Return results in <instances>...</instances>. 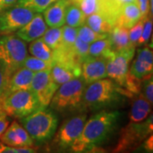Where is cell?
Wrapping results in <instances>:
<instances>
[{"label": "cell", "instance_id": "1", "mask_svg": "<svg viewBox=\"0 0 153 153\" xmlns=\"http://www.w3.org/2000/svg\"><path fill=\"white\" fill-rule=\"evenodd\" d=\"M121 113L117 111L100 110L86 120L80 136L70 147L72 152H88L104 144L113 134Z\"/></svg>", "mask_w": 153, "mask_h": 153}, {"label": "cell", "instance_id": "4", "mask_svg": "<svg viewBox=\"0 0 153 153\" xmlns=\"http://www.w3.org/2000/svg\"><path fill=\"white\" fill-rule=\"evenodd\" d=\"M86 86L82 76L62 83L49 103L50 108L60 114L82 111V98Z\"/></svg>", "mask_w": 153, "mask_h": 153}, {"label": "cell", "instance_id": "34", "mask_svg": "<svg viewBox=\"0 0 153 153\" xmlns=\"http://www.w3.org/2000/svg\"><path fill=\"white\" fill-rule=\"evenodd\" d=\"M152 18L147 16L144 20L142 33L137 43V46L146 44L150 39V37L152 36Z\"/></svg>", "mask_w": 153, "mask_h": 153}, {"label": "cell", "instance_id": "16", "mask_svg": "<svg viewBox=\"0 0 153 153\" xmlns=\"http://www.w3.org/2000/svg\"><path fill=\"white\" fill-rule=\"evenodd\" d=\"M34 73L35 72H33V71L29 70L24 66L19 68L9 78L8 82H7V86H6L5 92L2 96V98L9 94L15 92V91L29 89Z\"/></svg>", "mask_w": 153, "mask_h": 153}, {"label": "cell", "instance_id": "42", "mask_svg": "<svg viewBox=\"0 0 153 153\" xmlns=\"http://www.w3.org/2000/svg\"><path fill=\"white\" fill-rule=\"evenodd\" d=\"M114 2V4L117 6H118L120 9L122 7L126 4H129V3H133V2H136V0H112Z\"/></svg>", "mask_w": 153, "mask_h": 153}, {"label": "cell", "instance_id": "26", "mask_svg": "<svg viewBox=\"0 0 153 153\" xmlns=\"http://www.w3.org/2000/svg\"><path fill=\"white\" fill-rule=\"evenodd\" d=\"M108 37L107 34H101L94 32L88 26L87 24H82V26L77 27V38L82 41L90 44L99 39H103Z\"/></svg>", "mask_w": 153, "mask_h": 153}, {"label": "cell", "instance_id": "21", "mask_svg": "<svg viewBox=\"0 0 153 153\" xmlns=\"http://www.w3.org/2000/svg\"><path fill=\"white\" fill-rule=\"evenodd\" d=\"M29 51L34 57L45 61L54 62V52L44 43L42 38L32 41L29 46Z\"/></svg>", "mask_w": 153, "mask_h": 153}, {"label": "cell", "instance_id": "30", "mask_svg": "<svg viewBox=\"0 0 153 153\" xmlns=\"http://www.w3.org/2000/svg\"><path fill=\"white\" fill-rule=\"evenodd\" d=\"M0 140H1V142L5 144L7 146L23 147L22 146L21 140L12 124L8 128H6L5 131L2 134V135L0 136Z\"/></svg>", "mask_w": 153, "mask_h": 153}, {"label": "cell", "instance_id": "37", "mask_svg": "<svg viewBox=\"0 0 153 153\" xmlns=\"http://www.w3.org/2000/svg\"><path fill=\"white\" fill-rule=\"evenodd\" d=\"M9 123H10V121L7 117V114L4 112V111L2 109L1 105H0V136L5 131V129L9 126Z\"/></svg>", "mask_w": 153, "mask_h": 153}, {"label": "cell", "instance_id": "38", "mask_svg": "<svg viewBox=\"0 0 153 153\" xmlns=\"http://www.w3.org/2000/svg\"><path fill=\"white\" fill-rule=\"evenodd\" d=\"M136 3L140 8L141 17H147L149 15V0H136Z\"/></svg>", "mask_w": 153, "mask_h": 153}, {"label": "cell", "instance_id": "27", "mask_svg": "<svg viewBox=\"0 0 153 153\" xmlns=\"http://www.w3.org/2000/svg\"><path fill=\"white\" fill-rule=\"evenodd\" d=\"M69 2L78 6L86 16L99 12L102 5V0H69Z\"/></svg>", "mask_w": 153, "mask_h": 153}, {"label": "cell", "instance_id": "18", "mask_svg": "<svg viewBox=\"0 0 153 153\" xmlns=\"http://www.w3.org/2000/svg\"><path fill=\"white\" fill-rule=\"evenodd\" d=\"M152 112V105L149 103L143 94H139L132 104L128 114L130 123H140L146 120Z\"/></svg>", "mask_w": 153, "mask_h": 153}, {"label": "cell", "instance_id": "31", "mask_svg": "<svg viewBox=\"0 0 153 153\" xmlns=\"http://www.w3.org/2000/svg\"><path fill=\"white\" fill-rule=\"evenodd\" d=\"M88 48L89 44L82 41L80 38H76L74 45L72 47V52L77 60L82 63V61L88 57Z\"/></svg>", "mask_w": 153, "mask_h": 153}, {"label": "cell", "instance_id": "5", "mask_svg": "<svg viewBox=\"0 0 153 153\" xmlns=\"http://www.w3.org/2000/svg\"><path fill=\"white\" fill-rule=\"evenodd\" d=\"M27 57L26 43L14 35H0V67L7 79L23 66Z\"/></svg>", "mask_w": 153, "mask_h": 153}, {"label": "cell", "instance_id": "33", "mask_svg": "<svg viewBox=\"0 0 153 153\" xmlns=\"http://www.w3.org/2000/svg\"><path fill=\"white\" fill-rule=\"evenodd\" d=\"M144 20H145V18H141L132 27L128 29L129 42H130L131 45H133L134 47H136L137 43H138L139 39H140V36H141L143 27H144Z\"/></svg>", "mask_w": 153, "mask_h": 153}, {"label": "cell", "instance_id": "13", "mask_svg": "<svg viewBox=\"0 0 153 153\" xmlns=\"http://www.w3.org/2000/svg\"><path fill=\"white\" fill-rule=\"evenodd\" d=\"M153 55L149 47H144L137 50L136 59L134 60L128 72L137 78L143 80L152 76Z\"/></svg>", "mask_w": 153, "mask_h": 153}, {"label": "cell", "instance_id": "39", "mask_svg": "<svg viewBox=\"0 0 153 153\" xmlns=\"http://www.w3.org/2000/svg\"><path fill=\"white\" fill-rule=\"evenodd\" d=\"M6 86H7V79L0 67V98H2V96L5 92Z\"/></svg>", "mask_w": 153, "mask_h": 153}, {"label": "cell", "instance_id": "8", "mask_svg": "<svg viewBox=\"0 0 153 153\" xmlns=\"http://www.w3.org/2000/svg\"><path fill=\"white\" fill-rule=\"evenodd\" d=\"M86 120L87 113L82 111L67 118L54 134L55 137L51 142L52 148L60 152L70 149L73 142L80 136Z\"/></svg>", "mask_w": 153, "mask_h": 153}, {"label": "cell", "instance_id": "19", "mask_svg": "<svg viewBox=\"0 0 153 153\" xmlns=\"http://www.w3.org/2000/svg\"><path fill=\"white\" fill-rule=\"evenodd\" d=\"M141 18L142 17L139 6L136 2H133L126 4L122 7L117 24L129 29Z\"/></svg>", "mask_w": 153, "mask_h": 153}, {"label": "cell", "instance_id": "20", "mask_svg": "<svg viewBox=\"0 0 153 153\" xmlns=\"http://www.w3.org/2000/svg\"><path fill=\"white\" fill-rule=\"evenodd\" d=\"M108 38L111 43V49L114 52L128 49L129 47H134L129 42L128 29L123 27L120 25L117 24L115 26L112 31L108 34Z\"/></svg>", "mask_w": 153, "mask_h": 153}, {"label": "cell", "instance_id": "11", "mask_svg": "<svg viewBox=\"0 0 153 153\" xmlns=\"http://www.w3.org/2000/svg\"><path fill=\"white\" fill-rule=\"evenodd\" d=\"M59 86L52 79L50 70H45L34 73L29 89L37 97L40 106L47 107Z\"/></svg>", "mask_w": 153, "mask_h": 153}, {"label": "cell", "instance_id": "6", "mask_svg": "<svg viewBox=\"0 0 153 153\" xmlns=\"http://www.w3.org/2000/svg\"><path fill=\"white\" fill-rule=\"evenodd\" d=\"M1 107L7 116L22 118L40 107L35 94L30 89L18 90L0 99Z\"/></svg>", "mask_w": 153, "mask_h": 153}, {"label": "cell", "instance_id": "15", "mask_svg": "<svg viewBox=\"0 0 153 153\" xmlns=\"http://www.w3.org/2000/svg\"><path fill=\"white\" fill-rule=\"evenodd\" d=\"M69 0H56L44 11V18L47 26L60 27L65 24V17Z\"/></svg>", "mask_w": 153, "mask_h": 153}, {"label": "cell", "instance_id": "32", "mask_svg": "<svg viewBox=\"0 0 153 153\" xmlns=\"http://www.w3.org/2000/svg\"><path fill=\"white\" fill-rule=\"evenodd\" d=\"M12 125L14 127L15 130L16 132L17 135L19 137L22 146L23 147H33L34 142L32 140V138L30 137L29 134H28L27 130L20 125L17 122H13Z\"/></svg>", "mask_w": 153, "mask_h": 153}, {"label": "cell", "instance_id": "9", "mask_svg": "<svg viewBox=\"0 0 153 153\" xmlns=\"http://www.w3.org/2000/svg\"><path fill=\"white\" fill-rule=\"evenodd\" d=\"M135 52L134 47H129L117 52H113L107 59L106 76L113 80L117 84L123 87L128 73L129 62Z\"/></svg>", "mask_w": 153, "mask_h": 153}, {"label": "cell", "instance_id": "35", "mask_svg": "<svg viewBox=\"0 0 153 153\" xmlns=\"http://www.w3.org/2000/svg\"><path fill=\"white\" fill-rule=\"evenodd\" d=\"M142 92L144 97L147 100L149 103L152 105L153 102V79L152 76H148L142 80Z\"/></svg>", "mask_w": 153, "mask_h": 153}, {"label": "cell", "instance_id": "41", "mask_svg": "<svg viewBox=\"0 0 153 153\" xmlns=\"http://www.w3.org/2000/svg\"><path fill=\"white\" fill-rule=\"evenodd\" d=\"M143 149L146 150L147 152H152L153 151V136L150 134L149 138L143 143Z\"/></svg>", "mask_w": 153, "mask_h": 153}, {"label": "cell", "instance_id": "28", "mask_svg": "<svg viewBox=\"0 0 153 153\" xmlns=\"http://www.w3.org/2000/svg\"><path fill=\"white\" fill-rule=\"evenodd\" d=\"M54 65V62H49L45 60L38 59L34 56H27L23 63V66L27 68L29 70L33 71V72L45 71V70H51L52 66Z\"/></svg>", "mask_w": 153, "mask_h": 153}, {"label": "cell", "instance_id": "3", "mask_svg": "<svg viewBox=\"0 0 153 153\" xmlns=\"http://www.w3.org/2000/svg\"><path fill=\"white\" fill-rule=\"evenodd\" d=\"M20 120L34 144L38 145L50 140L59 124V117L55 111L43 106Z\"/></svg>", "mask_w": 153, "mask_h": 153}, {"label": "cell", "instance_id": "2", "mask_svg": "<svg viewBox=\"0 0 153 153\" xmlns=\"http://www.w3.org/2000/svg\"><path fill=\"white\" fill-rule=\"evenodd\" d=\"M125 96L133 95L113 80L102 78L86 86L82 98L83 109L100 111L113 107L122 103Z\"/></svg>", "mask_w": 153, "mask_h": 153}, {"label": "cell", "instance_id": "10", "mask_svg": "<svg viewBox=\"0 0 153 153\" xmlns=\"http://www.w3.org/2000/svg\"><path fill=\"white\" fill-rule=\"evenodd\" d=\"M36 12L16 4L0 12V35L16 32L32 20Z\"/></svg>", "mask_w": 153, "mask_h": 153}, {"label": "cell", "instance_id": "23", "mask_svg": "<svg viewBox=\"0 0 153 153\" xmlns=\"http://www.w3.org/2000/svg\"><path fill=\"white\" fill-rule=\"evenodd\" d=\"M86 17L78 6L70 3L66 8L65 23L72 27H78L85 23Z\"/></svg>", "mask_w": 153, "mask_h": 153}, {"label": "cell", "instance_id": "24", "mask_svg": "<svg viewBox=\"0 0 153 153\" xmlns=\"http://www.w3.org/2000/svg\"><path fill=\"white\" fill-rule=\"evenodd\" d=\"M41 38L53 51L57 50L61 46L62 27H50L49 29H47Z\"/></svg>", "mask_w": 153, "mask_h": 153}, {"label": "cell", "instance_id": "40", "mask_svg": "<svg viewBox=\"0 0 153 153\" xmlns=\"http://www.w3.org/2000/svg\"><path fill=\"white\" fill-rule=\"evenodd\" d=\"M18 0H0V12L15 5Z\"/></svg>", "mask_w": 153, "mask_h": 153}, {"label": "cell", "instance_id": "43", "mask_svg": "<svg viewBox=\"0 0 153 153\" xmlns=\"http://www.w3.org/2000/svg\"><path fill=\"white\" fill-rule=\"evenodd\" d=\"M55 1H56V0H55Z\"/></svg>", "mask_w": 153, "mask_h": 153}, {"label": "cell", "instance_id": "25", "mask_svg": "<svg viewBox=\"0 0 153 153\" xmlns=\"http://www.w3.org/2000/svg\"><path fill=\"white\" fill-rule=\"evenodd\" d=\"M77 38V27H72L68 25L62 27V41L59 49L70 51L72 49L74 43Z\"/></svg>", "mask_w": 153, "mask_h": 153}, {"label": "cell", "instance_id": "17", "mask_svg": "<svg viewBox=\"0 0 153 153\" xmlns=\"http://www.w3.org/2000/svg\"><path fill=\"white\" fill-rule=\"evenodd\" d=\"M85 22L94 32L101 34H109L117 23L103 14L96 12L86 17Z\"/></svg>", "mask_w": 153, "mask_h": 153}, {"label": "cell", "instance_id": "36", "mask_svg": "<svg viewBox=\"0 0 153 153\" xmlns=\"http://www.w3.org/2000/svg\"><path fill=\"white\" fill-rule=\"evenodd\" d=\"M35 152L33 147L10 146L4 143H0V153H33Z\"/></svg>", "mask_w": 153, "mask_h": 153}, {"label": "cell", "instance_id": "22", "mask_svg": "<svg viewBox=\"0 0 153 153\" xmlns=\"http://www.w3.org/2000/svg\"><path fill=\"white\" fill-rule=\"evenodd\" d=\"M114 51L111 49L108 37L99 39L89 44L88 57H105L108 59Z\"/></svg>", "mask_w": 153, "mask_h": 153}, {"label": "cell", "instance_id": "7", "mask_svg": "<svg viewBox=\"0 0 153 153\" xmlns=\"http://www.w3.org/2000/svg\"><path fill=\"white\" fill-rule=\"evenodd\" d=\"M152 116L140 123H129L122 128L119 140L114 149V152H127L136 149L146 138L152 134Z\"/></svg>", "mask_w": 153, "mask_h": 153}, {"label": "cell", "instance_id": "29", "mask_svg": "<svg viewBox=\"0 0 153 153\" xmlns=\"http://www.w3.org/2000/svg\"><path fill=\"white\" fill-rule=\"evenodd\" d=\"M55 0H18L17 4L32 10L36 13L44 12Z\"/></svg>", "mask_w": 153, "mask_h": 153}, {"label": "cell", "instance_id": "14", "mask_svg": "<svg viewBox=\"0 0 153 153\" xmlns=\"http://www.w3.org/2000/svg\"><path fill=\"white\" fill-rule=\"evenodd\" d=\"M47 29L48 26L44 21V16L41 13H37L30 22L17 31L16 36L24 42L28 43L41 38Z\"/></svg>", "mask_w": 153, "mask_h": 153}, {"label": "cell", "instance_id": "12", "mask_svg": "<svg viewBox=\"0 0 153 153\" xmlns=\"http://www.w3.org/2000/svg\"><path fill=\"white\" fill-rule=\"evenodd\" d=\"M106 62L105 57H88L82 61L81 76L87 85L106 76Z\"/></svg>", "mask_w": 153, "mask_h": 153}]
</instances>
